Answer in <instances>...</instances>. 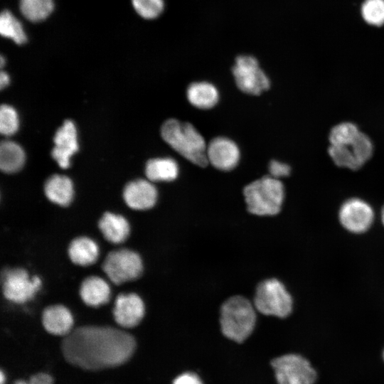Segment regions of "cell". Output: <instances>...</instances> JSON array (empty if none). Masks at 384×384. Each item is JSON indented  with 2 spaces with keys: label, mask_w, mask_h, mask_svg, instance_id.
Segmentation results:
<instances>
[{
  "label": "cell",
  "mask_w": 384,
  "mask_h": 384,
  "mask_svg": "<svg viewBox=\"0 0 384 384\" xmlns=\"http://www.w3.org/2000/svg\"><path fill=\"white\" fill-rule=\"evenodd\" d=\"M102 269L112 283L119 285L138 279L143 272V262L137 252L121 248L107 255Z\"/></svg>",
  "instance_id": "8992f818"
},
{
  "label": "cell",
  "mask_w": 384,
  "mask_h": 384,
  "mask_svg": "<svg viewBox=\"0 0 384 384\" xmlns=\"http://www.w3.org/2000/svg\"><path fill=\"white\" fill-rule=\"evenodd\" d=\"M25 154L18 144L3 141L0 145V168L8 174L19 171L24 164Z\"/></svg>",
  "instance_id": "7402d4cb"
},
{
  "label": "cell",
  "mask_w": 384,
  "mask_h": 384,
  "mask_svg": "<svg viewBox=\"0 0 384 384\" xmlns=\"http://www.w3.org/2000/svg\"><path fill=\"white\" fill-rule=\"evenodd\" d=\"M68 256L70 260L80 266H90L94 264L99 256L97 243L85 236L74 238L68 247Z\"/></svg>",
  "instance_id": "d6986e66"
},
{
  "label": "cell",
  "mask_w": 384,
  "mask_h": 384,
  "mask_svg": "<svg viewBox=\"0 0 384 384\" xmlns=\"http://www.w3.org/2000/svg\"><path fill=\"white\" fill-rule=\"evenodd\" d=\"M381 218H382V221H383V223L384 225V206L382 208V211H381Z\"/></svg>",
  "instance_id": "d590c367"
},
{
  "label": "cell",
  "mask_w": 384,
  "mask_h": 384,
  "mask_svg": "<svg viewBox=\"0 0 384 384\" xmlns=\"http://www.w3.org/2000/svg\"><path fill=\"white\" fill-rule=\"evenodd\" d=\"M0 33L17 45H23L27 41L21 23L7 9L3 10L0 15Z\"/></svg>",
  "instance_id": "cb8c5ba5"
},
{
  "label": "cell",
  "mask_w": 384,
  "mask_h": 384,
  "mask_svg": "<svg viewBox=\"0 0 384 384\" xmlns=\"http://www.w3.org/2000/svg\"><path fill=\"white\" fill-rule=\"evenodd\" d=\"M158 193L149 180L136 179L129 182L123 191L127 205L134 210H147L156 204Z\"/></svg>",
  "instance_id": "5bb4252c"
},
{
  "label": "cell",
  "mask_w": 384,
  "mask_h": 384,
  "mask_svg": "<svg viewBox=\"0 0 384 384\" xmlns=\"http://www.w3.org/2000/svg\"><path fill=\"white\" fill-rule=\"evenodd\" d=\"M145 174L151 182L172 181L178 176V166L172 158L151 159L146 164Z\"/></svg>",
  "instance_id": "44dd1931"
},
{
  "label": "cell",
  "mask_w": 384,
  "mask_h": 384,
  "mask_svg": "<svg viewBox=\"0 0 384 384\" xmlns=\"http://www.w3.org/2000/svg\"><path fill=\"white\" fill-rule=\"evenodd\" d=\"M256 320V309L253 303L242 296L230 297L221 306V331L225 337L233 341H245L252 333Z\"/></svg>",
  "instance_id": "3957f363"
},
{
  "label": "cell",
  "mask_w": 384,
  "mask_h": 384,
  "mask_svg": "<svg viewBox=\"0 0 384 384\" xmlns=\"http://www.w3.org/2000/svg\"><path fill=\"white\" fill-rule=\"evenodd\" d=\"M73 317L70 310L63 305L47 306L42 313V324L50 334L65 336L73 330Z\"/></svg>",
  "instance_id": "9a60e30c"
},
{
  "label": "cell",
  "mask_w": 384,
  "mask_h": 384,
  "mask_svg": "<svg viewBox=\"0 0 384 384\" xmlns=\"http://www.w3.org/2000/svg\"><path fill=\"white\" fill-rule=\"evenodd\" d=\"M53 0H19L21 14L33 23L46 20L53 12Z\"/></svg>",
  "instance_id": "603a6c76"
},
{
  "label": "cell",
  "mask_w": 384,
  "mask_h": 384,
  "mask_svg": "<svg viewBox=\"0 0 384 384\" xmlns=\"http://www.w3.org/2000/svg\"><path fill=\"white\" fill-rule=\"evenodd\" d=\"M361 15L370 25L384 24V0H365L361 6Z\"/></svg>",
  "instance_id": "4316f807"
},
{
  "label": "cell",
  "mask_w": 384,
  "mask_h": 384,
  "mask_svg": "<svg viewBox=\"0 0 384 384\" xmlns=\"http://www.w3.org/2000/svg\"><path fill=\"white\" fill-rule=\"evenodd\" d=\"M132 4L135 11L147 20L159 17L164 9V0H132Z\"/></svg>",
  "instance_id": "83f0119b"
},
{
  "label": "cell",
  "mask_w": 384,
  "mask_h": 384,
  "mask_svg": "<svg viewBox=\"0 0 384 384\" xmlns=\"http://www.w3.org/2000/svg\"><path fill=\"white\" fill-rule=\"evenodd\" d=\"M44 192L51 202L60 206H68L73 198V182L65 176L53 175L46 181Z\"/></svg>",
  "instance_id": "ac0fdd59"
},
{
  "label": "cell",
  "mask_w": 384,
  "mask_h": 384,
  "mask_svg": "<svg viewBox=\"0 0 384 384\" xmlns=\"http://www.w3.org/2000/svg\"><path fill=\"white\" fill-rule=\"evenodd\" d=\"M233 74L238 88L250 95H258L269 89L270 82L252 55H241L236 58Z\"/></svg>",
  "instance_id": "ba28073f"
},
{
  "label": "cell",
  "mask_w": 384,
  "mask_h": 384,
  "mask_svg": "<svg viewBox=\"0 0 384 384\" xmlns=\"http://www.w3.org/2000/svg\"><path fill=\"white\" fill-rule=\"evenodd\" d=\"M383 358H384V353H383Z\"/></svg>",
  "instance_id": "74e56055"
},
{
  "label": "cell",
  "mask_w": 384,
  "mask_h": 384,
  "mask_svg": "<svg viewBox=\"0 0 384 384\" xmlns=\"http://www.w3.org/2000/svg\"><path fill=\"white\" fill-rule=\"evenodd\" d=\"M218 97L216 87L208 82H193L187 89L189 102L199 109L212 108L218 102Z\"/></svg>",
  "instance_id": "ffe728a7"
},
{
  "label": "cell",
  "mask_w": 384,
  "mask_h": 384,
  "mask_svg": "<svg viewBox=\"0 0 384 384\" xmlns=\"http://www.w3.org/2000/svg\"><path fill=\"white\" fill-rule=\"evenodd\" d=\"M18 128V117L16 110L10 105H2L0 108V132L2 134H14Z\"/></svg>",
  "instance_id": "f546056e"
},
{
  "label": "cell",
  "mask_w": 384,
  "mask_h": 384,
  "mask_svg": "<svg viewBox=\"0 0 384 384\" xmlns=\"http://www.w3.org/2000/svg\"><path fill=\"white\" fill-rule=\"evenodd\" d=\"M207 159L215 168L221 171H230L238 164L240 151L231 139L219 137L213 139L207 145Z\"/></svg>",
  "instance_id": "7c38bea8"
},
{
  "label": "cell",
  "mask_w": 384,
  "mask_h": 384,
  "mask_svg": "<svg viewBox=\"0 0 384 384\" xmlns=\"http://www.w3.org/2000/svg\"><path fill=\"white\" fill-rule=\"evenodd\" d=\"M173 384H203L200 377L194 373L186 372L177 376Z\"/></svg>",
  "instance_id": "1f68e13d"
},
{
  "label": "cell",
  "mask_w": 384,
  "mask_h": 384,
  "mask_svg": "<svg viewBox=\"0 0 384 384\" xmlns=\"http://www.w3.org/2000/svg\"><path fill=\"white\" fill-rule=\"evenodd\" d=\"M4 375L2 371H1V373H0V383L1 384H4Z\"/></svg>",
  "instance_id": "e575fe53"
},
{
  "label": "cell",
  "mask_w": 384,
  "mask_h": 384,
  "mask_svg": "<svg viewBox=\"0 0 384 384\" xmlns=\"http://www.w3.org/2000/svg\"><path fill=\"white\" fill-rule=\"evenodd\" d=\"M53 378L50 375L40 373L31 377L28 382L24 380H17L14 384H53Z\"/></svg>",
  "instance_id": "d6a6232c"
},
{
  "label": "cell",
  "mask_w": 384,
  "mask_h": 384,
  "mask_svg": "<svg viewBox=\"0 0 384 384\" xmlns=\"http://www.w3.org/2000/svg\"><path fill=\"white\" fill-rule=\"evenodd\" d=\"M358 127L352 122H342L332 128L329 134L330 145H347L359 134Z\"/></svg>",
  "instance_id": "484cf974"
},
{
  "label": "cell",
  "mask_w": 384,
  "mask_h": 384,
  "mask_svg": "<svg viewBox=\"0 0 384 384\" xmlns=\"http://www.w3.org/2000/svg\"><path fill=\"white\" fill-rule=\"evenodd\" d=\"M291 171L290 166L285 164L276 160H272L269 164V171L270 176L279 178L289 175Z\"/></svg>",
  "instance_id": "4dcf8cb0"
},
{
  "label": "cell",
  "mask_w": 384,
  "mask_h": 384,
  "mask_svg": "<svg viewBox=\"0 0 384 384\" xmlns=\"http://www.w3.org/2000/svg\"><path fill=\"white\" fill-rule=\"evenodd\" d=\"M9 81H10V78H9V75L4 71H1V74H0V87H1V89H3L6 85H8L9 83Z\"/></svg>",
  "instance_id": "836d02e7"
},
{
  "label": "cell",
  "mask_w": 384,
  "mask_h": 384,
  "mask_svg": "<svg viewBox=\"0 0 384 384\" xmlns=\"http://www.w3.org/2000/svg\"><path fill=\"white\" fill-rule=\"evenodd\" d=\"M278 384H314L316 373L310 363L297 354H286L272 360Z\"/></svg>",
  "instance_id": "52a82bcc"
},
{
  "label": "cell",
  "mask_w": 384,
  "mask_h": 384,
  "mask_svg": "<svg viewBox=\"0 0 384 384\" xmlns=\"http://www.w3.org/2000/svg\"><path fill=\"white\" fill-rule=\"evenodd\" d=\"M161 134L170 146L193 164L201 167L208 165L207 145L191 124L169 119L163 124Z\"/></svg>",
  "instance_id": "7a4b0ae2"
},
{
  "label": "cell",
  "mask_w": 384,
  "mask_h": 384,
  "mask_svg": "<svg viewBox=\"0 0 384 384\" xmlns=\"http://www.w3.org/2000/svg\"><path fill=\"white\" fill-rule=\"evenodd\" d=\"M351 148L361 166L370 159L373 152V145L370 139L361 132L351 143Z\"/></svg>",
  "instance_id": "f1b7e54d"
},
{
  "label": "cell",
  "mask_w": 384,
  "mask_h": 384,
  "mask_svg": "<svg viewBox=\"0 0 384 384\" xmlns=\"http://www.w3.org/2000/svg\"><path fill=\"white\" fill-rule=\"evenodd\" d=\"M351 143L347 145H330L329 154L336 165L356 170L361 166L353 153Z\"/></svg>",
  "instance_id": "d4e9b609"
},
{
  "label": "cell",
  "mask_w": 384,
  "mask_h": 384,
  "mask_svg": "<svg viewBox=\"0 0 384 384\" xmlns=\"http://www.w3.org/2000/svg\"><path fill=\"white\" fill-rule=\"evenodd\" d=\"M341 225L352 233L365 232L371 225L374 213L371 206L360 198H351L345 201L339 210Z\"/></svg>",
  "instance_id": "30bf717a"
},
{
  "label": "cell",
  "mask_w": 384,
  "mask_h": 384,
  "mask_svg": "<svg viewBox=\"0 0 384 384\" xmlns=\"http://www.w3.org/2000/svg\"><path fill=\"white\" fill-rule=\"evenodd\" d=\"M53 147L51 154L62 169L70 166V157L78 151L77 130L74 123L67 119L56 131L54 136Z\"/></svg>",
  "instance_id": "4fadbf2b"
},
{
  "label": "cell",
  "mask_w": 384,
  "mask_h": 384,
  "mask_svg": "<svg viewBox=\"0 0 384 384\" xmlns=\"http://www.w3.org/2000/svg\"><path fill=\"white\" fill-rule=\"evenodd\" d=\"M247 210L256 215H274L279 213L284 198L282 183L271 176H265L244 188Z\"/></svg>",
  "instance_id": "277c9868"
},
{
  "label": "cell",
  "mask_w": 384,
  "mask_h": 384,
  "mask_svg": "<svg viewBox=\"0 0 384 384\" xmlns=\"http://www.w3.org/2000/svg\"><path fill=\"white\" fill-rule=\"evenodd\" d=\"M1 68H3L4 65V56H1Z\"/></svg>",
  "instance_id": "8d00e7d4"
},
{
  "label": "cell",
  "mask_w": 384,
  "mask_h": 384,
  "mask_svg": "<svg viewBox=\"0 0 384 384\" xmlns=\"http://www.w3.org/2000/svg\"><path fill=\"white\" fill-rule=\"evenodd\" d=\"M136 348V341L127 331L107 326H82L64 336L61 349L70 364L99 370L127 362Z\"/></svg>",
  "instance_id": "6da1fadb"
},
{
  "label": "cell",
  "mask_w": 384,
  "mask_h": 384,
  "mask_svg": "<svg viewBox=\"0 0 384 384\" xmlns=\"http://www.w3.org/2000/svg\"><path fill=\"white\" fill-rule=\"evenodd\" d=\"M79 292L82 302L92 307L107 303L111 294L108 283L97 276L86 277L80 284Z\"/></svg>",
  "instance_id": "2e32d148"
},
{
  "label": "cell",
  "mask_w": 384,
  "mask_h": 384,
  "mask_svg": "<svg viewBox=\"0 0 384 384\" xmlns=\"http://www.w3.org/2000/svg\"><path fill=\"white\" fill-rule=\"evenodd\" d=\"M98 228L105 240L113 244L124 242L130 233L128 221L122 215L105 212L98 222Z\"/></svg>",
  "instance_id": "e0dca14e"
},
{
  "label": "cell",
  "mask_w": 384,
  "mask_h": 384,
  "mask_svg": "<svg viewBox=\"0 0 384 384\" xmlns=\"http://www.w3.org/2000/svg\"><path fill=\"white\" fill-rule=\"evenodd\" d=\"M145 306L142 298L135 293L120 294L114 302L113 316L123 328H133L143 319Z\"/></svg>",
  "instance_id": "8fae6325"
},
{
  "label": "cell",
  "mask_w": 384,
  "mask_h": 384,
  "mask_svg": "<svg viewBox=\"0 0 384 384\" xmlns=\"http://www.w3.org/2000/svg\"><path fill=\"white\" fill-rule=\"evenodd\" d=\"M253 304L262 314L285 318L292 312L293 300L283 283L271 278L258 284Z\"/></svg>",
  "instance_id": "5b68a950"
},
{
  "label": "cell",
  "mask_w": 384,
  "mask_h": 384,
  "mask_svg": "<svg viewBox=\"0 0 384 384\" xmlns=\"http://www.w3.org/2000/svg\"><path fill=\"white\" fill-rule=\"evenodd\" d=\"M41 284V279L38 276L31 277L23 268H13L3 272V295L15 304H21L30 301Z\"/></svg>",
  "instance_id": "9c48e42d"
}]
</instances>
